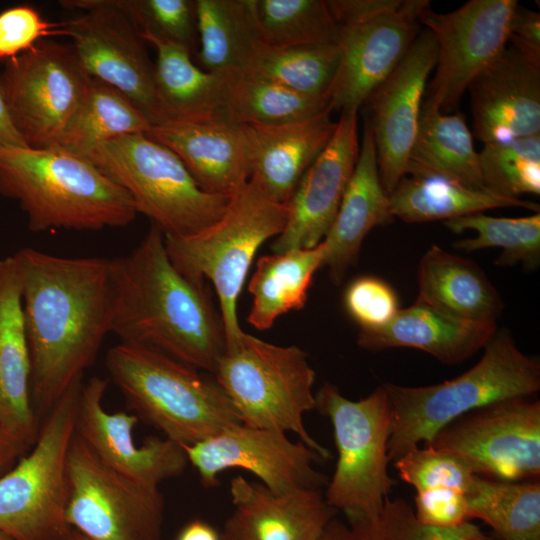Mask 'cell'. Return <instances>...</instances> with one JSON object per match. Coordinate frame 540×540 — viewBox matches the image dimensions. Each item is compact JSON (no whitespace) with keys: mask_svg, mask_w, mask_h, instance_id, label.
Masks as SVG:
<instances>
[{"mask_svg":"<svg viewBox=\"0 0 540 540\" xmlns=\"http://www.w3.org/2000/svg\"><path fill=\"white\" fill-rule=\"evenodd\" d=\"M17 262L31 359V400L45 416L95 361L114 310L112 259L32 248Z\"/></svg>","mask_w":540,"mask_h":540,"instance_id":"cell-1","label":"cell"},{"mask_svg":"<svg viewBox=\"0 0 540 540\" xmlns=\"http://www.w3.org/2000/svg\"><path fill=\"white\" fill-rule=\"evenodd\" d=\"M112 279L111 332L121 343L151 347L214 374L226 347L221 316L205 283L173 265L158 227L129 254L112 259Z\"/></svg>","mask_w":540,"mask_h":540,"instance_id":"cell-2","label":"cell"},{"mask_svg":"<svg viewBox=\"0 0 540 540\" xmlns=\"http://www.w3.org/2000/svg\"><path fill=\"white\" fill-rule=\"evenodd\" d=\"M0 193L19 203L34 232L117 228L137 215L127 191L60 145L0 148Z\"/></svg>","mask_w":540,"mask_h":540,"instance_id":"cell-3","label":"cell"},{"mask_svg":"<svg viewBox=\"0 0 540 540\" xmlns=\"http://www.w3.org/2000/svg\"><path fill=\"white\" fill-rule=\"evenodd\" d=\"M482 358L458 377L421 387L382 383L392 411L388 457L395 461L420 443H428L455 419L493 402L535 396L540 364L524 354L509 330H496Z\"/></svg>","mask_w":540,"mask_h":540,"instance_id":"cell-4","label":"cell"},{"mask_svg":"<svg viewBox=\"0 0 540 540\" xmlns=\"http://www.w3.org/2000/svg\"><path fill=\"white\" fill-rule=\"evenodd\" d=\"M105 366L138 418L180 445L241 423L215 378L159 350L119 342L108 350Z\"/></svg>","mask_w":540,"mask_h":540,"instance_id":"cell-5","label":"cell"},{"mask_svg":"<svg viewBox=\"0 0 540 540\" xmlns=\"http://www.w3.org/2000/svg\"><path fill=\"white\" fill-rule=\"evenodd\" d=\"M288 214V203L270 200L248 181L209 227L190 236L164 235L176 269L194 282L208 279L214 285L226 344L243 331L237 302L253 258L266 240L283 232Z\"/></svg>","mask_w":540,"mask_h":540,"instance_id":"cell-6","label":"cell"},{"mask_svg":"<svg viewBox=\"0 0 540 540\" xmlns=\"http://www.w3.org/2000/svg\"><path fill=\"white\" fill-rule=\"evenodd\" d=\"M213 375L241 423L293 432L324 460L331 458L304 426V414L315 408V371L301 348L272 344L242 331L226 344Z\"/></svg>","mask_w":540,"mask_h":540,"instance_id":"cell-7","label":"cell"},{"mask_svg":"<svg viewBox=\"0 0 540 540\" xmlns=\"http://www.w3.org/2000/svg\"><path fill=\"white\" fill-rule=\"evenodd\" d=\"M81 154L127 191L137 213L165 236L204 230L224 214L231 198L201 189L179 157L146 134L122 136Z\"/></svg>","mask_w":540,"mask_h":540,"instance_id":"cell-8","label":"cell"},{"mask_svg":"<svg viewBox=\"0 0 540 540\" xmlns=\"http://www.w3.org/2000/svg\"><path fill=\"white\" fill-rule=\"evenodd\" d=\"M315 408L330 419L338 452L326 502L348 522L377 521L396 485L388 474L392 411L385 389L353 401L326 382L315 394Z\"/></svg>","mask_w":540,"mask_h":540,"instance_id":"cell-9","label":"cell"},{"mask_svg":"<svg viewBox=\"0 0 540 540\" xmlns=\"http://www.w3.org/2000/svg\"><path fill=\"white\" fill-rule=\"evenodd\" d=\"M82 384L60 398L30 452L0 476V531L15 540H62L71 530L67 459Z\"/></svg>","mask_w":540,"mask_h":540,"instance_id":"cell-10","label":"cell"},{"mask_svg":"<svg viewBox=\"0 0 540 540\" xmlns=\"http://www.w3.org/2000/svg\"><path fill=\"white\" fill-rule=\"evenodd\" d=\"M13 122L30 148L61 145L85 98L90 76L72 46L39 41L6 61L0 77Z\"/></svg>","mask_w":540,"mask_h":540,"instance_id":"cell-11","label":"cell"},{"mask_svg":"<svg viewBox=\"0 0 540 540\" xmlns=\"http://www.w3.org/2000/svg\"><path fill=\"white\" fill-rule=\"evenodd\" d=\"M66 522L90 540H159L164 500L106 466L75 432L67 459Z\"/></svg>","mask_w":540,"mask_h":540,"instance_id":"cell-12","label":"cell"},{"mask_svg":"<svg viewBox=\"0 0 540 540\" xmlns=\"http://www.w3.org/2000/svg\"><path fill=\"white\" fill-rule=\"evenodd\" d=\"M425 445L458 455L477 476L539 480L540 400L518 396L490 403L455 419Z\"/></svg>","mask_w":540,"mask_h":540,"instance_id":"cell-13","label":"cell"},{"mask_svg":"<svg viewBox=\"0 0 540 540\" xmlns=\"http://www.w3.org/2000/svg\"><path fill=\"white\" fill-rule=\"evenodd\" d=\"M59 4L81 14L63 21L66 36L85 73L123 93L152 126L167 122L158 101L154 63L145 41L131 22L108 0H63Z\"/></svg>","mask_w":540,"mask_h":540,"instance_id":"cell-14","label":"cell"},{"mask_svg":"<svg viewBox=\"0 0 540 540\" xmlns=\"http://www.w3.org/2000/svg\"><path fill=\"white\" fill-rule=\"evenodd\" d=\"M517 5L516 0H470L448 13L423 10L419 22L435 38L437 62L422 109L455 112L473 79L507 46Z\"/></svg>","mask_w":540,"mask_h":540,"instance_id":"cell-15","label":"cell"},{"mask_svg":"<svg viewBox=\"0 0 540 540\" xmlns=\"http://www.w3.org/2000/svg\"><path fill=\"white\" fill-rule=\"evenodd\" d=\"M205 488L218 485L230 468L253 473L274 493L322 489L329 479L316 470L325 461L302 441L285 432L238 423L191 445H181Z\"/></svg>","mask_w":540,"mask_h":540,"instance_id":"cell-16","label":"cell"},{"mask_svg":"<svg viewBox=\"0 0 540 540\" xmlns=\"http://www.w3.org/2000/svg\"><path fill=\"white\" fill-rule=\"evenodd\" d=\"M437 62L430 31H420L405 57L367 98L380 180L389 195L405 175L418 131L426 83Z\"/></svg>","mask_w":540,"mask_h":540,"instance_id":"cell-17","label":"cell"},{"mask_svg":"<svg viewBox=\"0 0 540 540\" xmlns=\"http://www.w3.org/2000/svg\"><path fill=\"white\" fill-rule=\"evenodd\" d=\"M107 380L92 377L80 390L75 432L110 469L148 488L180 475L188 459L182 446L168 438L147 437L141 446L134 442L138 416L107 412L103 396Z\"/></svg>","mask_w":540,"mask_h":540,"instance_id":"cell-18","label":"cell"},{"mask_svg":"<svg viewBox=\"0 0 540 540\" xmlns=\"http://www.w3.org/2000/svg\"><path fill=\"white\" fill-rule=\"evenodd\" d=\"M428 7L427 0H406L368 22L341 27V58L330 92L331 111H359L407 54L419 34V17Z\"/></svg>","mask_w":540,"mask_h":540,"instance_id":"cell-19","label":"cell"},{"mask_svg":"<svg viewBox=\"0 0 540 540\" xmlns=\"http://www.w3.org/2000/svg\"><path fill=\"white\" fill-rule=\"evenodd\" d=\"M360 150L358 111H342L332 138L299 181L273 253L312 248L328 233L353 174Z\"/></svg>","mask_w":540,"mask_h":540,"instance_id":"cell-20","label":"cell"},{"mask_svg":"<svg viewBox=\"0 0 540 540\" xmlns=\"http://www.w3.org/2000/svg\"><path fill=\"white\" fill-rule=\"evenodd\" d=\"M473 133L483 144L540 134V64L511 46L468 86Z\"/></svg>","mask_w":540,"mask_h":540,"instance_id":"cell-21","label":"cell"},{"mask_svg":"<svg viewBox=\"0 0 540 540\" xmlns=\"http://www.w3.org/2000/svg\"><path fill=\"white\" fill-rule=\"evenodd\" d=\"M230 494L234 510L223 540H318L338 512L322 489L274 493L241 475L231 480Z\"/></svg>","mask_w":540,"mask_h":540,"instance_id":"cell-22","label":"cell"},{"mask_svg":"<svg viewBox=\"0 0 540 540\" xmlns=\"http://www.w3.org/2000/svg\"><path fill=\"white\" fill-rule=\"evenodd\" d=\"M146 135L173 151L208 193L232 197L250 179L242 124L225 118L167 121L152 126Z\"/></svg>","mask_w":540,"mask_h":540,"instance_id":"cell-23","label":"cell"},{"mask_svg":"<svg viewBox=\"0 0 540 540\" xmlns=\"http://www.w3.org/2000/svg\"><path fill=\"white\" fill-rule=\"evenodd\" d=\"M331 110L302 120L272 125L242 124L250 179L267 198L286 204L304 173L332 138Z\"/></svg>","mask_w":540,"mask_h":540,"instance_id":"cell-24","label":"cell"},{"mask_svg":"<svg viewBox=\"0 0 540 540\" xmlns=\"http://www.w3.org/2000/svg\"><path fill=\"white\" fill-rule=\"evenodd\" d=\"M393 220L389 197L379 175L370 124L365 119L358 159L343 194L335 219L323 239V267L330 280L340 285L354 265L366 235L376 226Z\"/></svg>","mask_w":540,"mask_h":540,"instance_id":"cell-25","label":"cell"},{"mask_svg":"<svg viewBox=\"0 0 540 540\" xmlns=\"http://www.w3.org/2000/svg\"><path fill=\"white\" fill-rule=\"evenodd\" d=\"M0 420L33 445L39 433L31 400V359L14 255L0 259Z\"/></svg>","mask_w":540,"mask_h":540,"instance_id":"cell-26","label":"cell"},{"mask_svg":"<svg viewBox=\"0 0 540 540\" xmlns=\"http://www.w3.org/2000/svg\"><path fill=\"white\" fill-rule=\"evenodd\" d=\"M496 330V325L467 322L416 299L411 306L399 309L384 326L359 331L357 342L369 351L415 348L451 365L474 355Z\"/></svg>","mask_w":540,"mask_h":540,"instance_id":"cell-27","label":"cell"},{"mask_svg":"<svg viewBox=\"0 0 540 540\" xmlns=\"http://www.w3.org/2000/svg\"><path fill=\"white\" fill-rule=\"evenodd\" d=\"M422 300L458 319L496 325L502 299L484 271L473 261L432 245L418 267Z\"/></svg>","mask_w":540,"mask_h":540,"instance_id":"cell-28","label":"cell"},{"mask_svg":"<svg viewBox=\"0 0 540 540\" xmlns=\"http://www.w3.org/2000/svg\"><path fill=\"white\" fill-rule=\"evenodd\" d=\"M393 218L407 223L448 221L486 210L521 207L539 212V205L521 198L476 188L438 174L409 171L388 195Z\"/></svg>","mask_w":540,"mask_h":540,"instance_id":"cell-29","label":"cell"},{"mask_svg":"<svg viewBox=\"0 0 540 540\" xmlns=\"http://www.w3.org/2000/svg\"><path fill=\"white\" fill-rule=\"evenodd\" d=\"M200 68L216 75L245 72L266 43L256 0H196Z\"/></svg>","mask_w":540,"mask_h":540,"instance_id":"cell-30","label":"cell"},{"mask_svg":"<svg viewBox=\"0 0 540 540\" xmlns=\"http://www.w3.org/2000/svg\"><path fill=\"white\" fill-rule=\"evenodd\" d=\"M157 53L154 63L155 88L167 121L195 122L224 118L222 78L204 71L185 47L141 33Z\"/></svg>","mask_w":540,"mask_h":540,"instance_id":"cell-31","label":"cell"},{"mask_svg":"<svg viewBox=\"0 0 540 540\" xmlns=\"http://www.w3.org/2000/svg\"><path fill=\"white\" fill-rule=\"evenodd\" d=\"M323 242L312 248L292 249L260 257L249 283L252 306L248 322L257 330L272 327L275 320L302 309L315 272L322 268Z\"/></svg>","mask_w":540,"mask_h":540,"instance_id":"cell-32","label":"cell"},{"mask_svg":"<svg viewBox=\"0 0 540 540\" xmlns=\"http://www.w3.org/2000/svg\"><path fill=\"white\" fill-rule=\"evenodd\" d=\"M442 175L476 188H486L465 116L422 109L406 172Z\"/></svg>","mask_w":540,"mask_h":540,"instance_id":"cell-33","label":"cell"},{"mask_svg":"<svg viewBox=\"0 0 540 540\" xmlns=\"http://www.w3.org/2000/svg\"><path fill=\"white\" fill-rule=\"evenodd\" d=\"M220 76L223 115L234 123L280 124L330 109L328 99L306 96L247 72Z\"/></svg>","mask_w":540,"mask_h":540,"instance_id":"cell-34","label":"cell"},{"mask_svg":"<svg viewBox=\"0 0 540 540\" xmlns=\"http://www.w3.org/2000/svg\"><path fill=\"white\" fill-rule=\"evenodd\" d=\"M466 498L470 518L484 521L502 540H540L539 480L476 476Z\"/></svg>","mask_w":540,"mask_h":540,"instance_id":"cell-35","label":"cell"},{"mask_svg":"<svg viewBox=\"0 0 540 540\" xmlns=\"http://www.w3.org/2000/svg\"><path fill=\"white\" fill-rule=\"evenodd\" d=\"M151 127L145 114L123 93L90 77L82 105L60 146L84 153L122 136L147 134Z\"/></svg>","mask_w":540,"mask_h":540,"instance_id":"cell-36","label":"cell"},{"mask_svg":"<svg viewBox=\"0 0 540 540\" xmlns=\"http://www.w3.org/2000/svg\"><path fill=\"white\" fill-rule=\"evenodd\" d=\"M340 58L339 45H265L245 72L300 94L329 100Z\"/></svg>","mask_w":540,"mask_h":540,"instance_id":"cell-37","label":"cell"},{"mask_svg":"<svg viewBox=\"0 0 540 540\" xmlns=\"http://www.w3.org/2000/svg\"><path fill=\"white\" fill-rule=\"evenodd\" d=\"M444 225L454 233L474 230V238L461 239L453 248L472 252L485 248L501 249L495 264L513 266L521 263L535 270L540 263V213L522 217H494L483 212L448 220Z\"/></svg>","mask_w":540,"mask_h":540,"instance_id":"cell-38","label":"cell"},{"mask_svg":"<svg viewBox=\"0 0 540 540\" xmlns=\"http://www.w3.org/2000/svg\"><path fill=\"white\" fill-rule=\"evenodd\" d=\"M268 46L339 45L341 27L325 0H256Z\"/></svg>","mask_w":540,"mask_h":540,"instance_id":"cell-39","label":"cell"},{"mask_svg":"<svg viewBox=\"0 0 540 540\" xmlns=\"http://www.w3.org/2000/svg\"><path fill=\"white\" fill-rule=\"evenodd\" d=\"M479 162L489 190L512 198L540 194V134L486 143Z\"/></svg>","mask_w":540,"mask_h":540,"instance_id":"cell-40","label":"cell"},{"mask_svg":"<svg viewBox=\"0 0 540 540\" xmlns=\"http://www.w3.org/2000/svg\"><path fill=\"white\" fill-rule=\"evenodd\" d=\"M141 33L198 50L196 0H108Z\"/></svg>","mask_w":540,"mask_h":540,"instance_id":"cell-41","label":"cell"},{"mask_svg":"<svg viewBox=\"0 0 540 540\" xmlns=\"http://www.w3.org/2000/svg\"><path fill=\"white\" fill-rule=\"evenodd\" d=\"M394 465L399 477L417 492L452 488L467 494L477 476L458 455L429 445L412 448L395 460Z\"/></svg>","mask_w":540,"mask_h":540,"instance_id":"cell-42","label":"cell"},{"mask_svg":"<svg viewBox=\"0 0 540 540\" xmlns=\"http://www.w3.org/2000/svg\"><path fill=\"white\" fill-rule=\"evenodd\" d=\"M378 531L379 540H497L471 521L444 527L422 524L403 499L386 500Z\"/></svg>","mask_w":540,"mask_h":540,"instance_id":"cell-43","label":"cell"},{"mask_svg":"<svg viewBox=\"0 0 540 540\" xmlns=\"http://www.w3.org/2000/svg\"><path fill=\"white\" fill-rule=\"evenodd\" d=\"M343 303L359 331L384 326L399 310L394 289L374 276H361L351 281L345 289Z\"/></svg>","mask_w":540,"mask_h":540,"instance_id":"cell-44","label":"cell"},{"mask_svg":"<svg viewBox=\"0 0 540 540\" xmlns=\"http://www.w3.org/2000/svg\"><path fill=\"white\" fill-rule=\"evenodd\" d=\"M66 36L62 22H50L29 5H18L0 13V59H14L42 38Z\"/></svg>","mask_w":540,"mask_h":540,"instance_id":"cell-45","label":"cell"},{"mask_svg":"<svg viewBox=\"0 0 540 540\" xmlns=\"http://www.w3.org/2000/svg\"><path fill=\"white\" fill-rule=\"evenodd\" d=\"M414 514L420 523L437 527L454 526L471 520L466 494L452 488L418 491Z\"/></svg>","mask_w":540,"mask_h":540,"instance_id":"cell-46","label":"cell"},{"mask_svg":"<svg viewBox=\"0 0 540 540\" xmlns=\"http://www.w3.org/2000/svg\"><path fill=\"white\" fill-rule=\"evenodd\" d=\"M508 42L524 57L540 64V14L518 4L511 18Z\"/></svg>","mask_w":540,"mask_h":540,"instance_id":"cell-47","label":"cell"},{"mask_svg":"<svg viewBox=\"0 0 540 540\" xmlns=\"http://www.w3.org/2000/svg\"><path fill=\"white\" fill-rule=\"evenodd\" d=\"M340 27L368 22L400 6L402 0H326Z\"/></svg>","mask_w":540,"mask_h":540,"instance_id":"cell-48","label":"cell"},{"mask_svg":"<svg viewBox=\"0 0 540 540\" xmlns=\"http://www.w3.org/2000/svg\"><path fill=\"white\" fill-rule=\"evenodd\" d=\"M378 520H363L344 524L334 518L326 526L318 540H379Z\"/></svg>","mask_w":540,"mask_h":540,"instance_id":"cell-49","label":"cell"},{"mask_svg":"<svg viewBox=\"0 0 540 540\" xmlns=\"http://www.w3.org/2000/svg\"><path fill=\"white\" fill-rule=\"evenodd\" d=\"M29 447L31 445L14 435L0 420V476L10 470Z\"/></svg>","mask_w":540,"mask_h":540,"instance_id":"cell-50","label":"cell"},{"mask_svg":"<svg viewBox=\"0 0 540 540\" xmlns=\"http://www.w3.org/2000/svg\"><path fill=\"white\" fill-rule=\"evenodd\" d=\"M28 147L16 128L0 80V148Z\"/></svg>","mask_w":540,"mask_h":540,"instance_id":"cell-51","label":"cell"},{"mask_svg":"<svg viewBox=\"0 0 540 540\" xmlns=\"http://www.w3.org/2000/svg\"><path fill=\"white\" fill-rule=\"evenodd\" d=\"M176 540H223V538L209 523L194 519L180 530Z\"/></svg>","mask_w":540,"mask_h":540,"instance_id":"cell-52","label":"cell"},{"mask_svg":"<svg viewBox=\"0 0 540 540\" xmlns=\"http://www.w3.org/2000/svg\"><path fill=\"white\" fill-rule=\"evenodd\" d=\"M62 540H90L75 529L69 531V533Z\"/></svg>","mask_w":540,"mask_h":540,"instance_id":"cell-53","label":"cell"},{"mask_svg":"<svg viewBox=\"0 0 540 540\" xmlns=\"http://www.w3.org/2000/svg\"><path fill=\"white\" fill-rule=\"evenodd\" d=\"M0 540H15L6 533L0 531Z\"/></svg>","mask_w":540,"mask_h":540,"instance_id":"cell-54","label":"cell"},{"mask_svg":"<svg viewBox=\"0 0 540 540\" xmlns=\"http://www.w3.org/2000/svg\"><path fill=\"white\" fill-rule=\"evenodd\" d=\"M379 533V532H378Z\"/></svg>","mask_w":540,"mask_h":540,"instance_id":"cell-55","label":"cell"}]
</instances>
